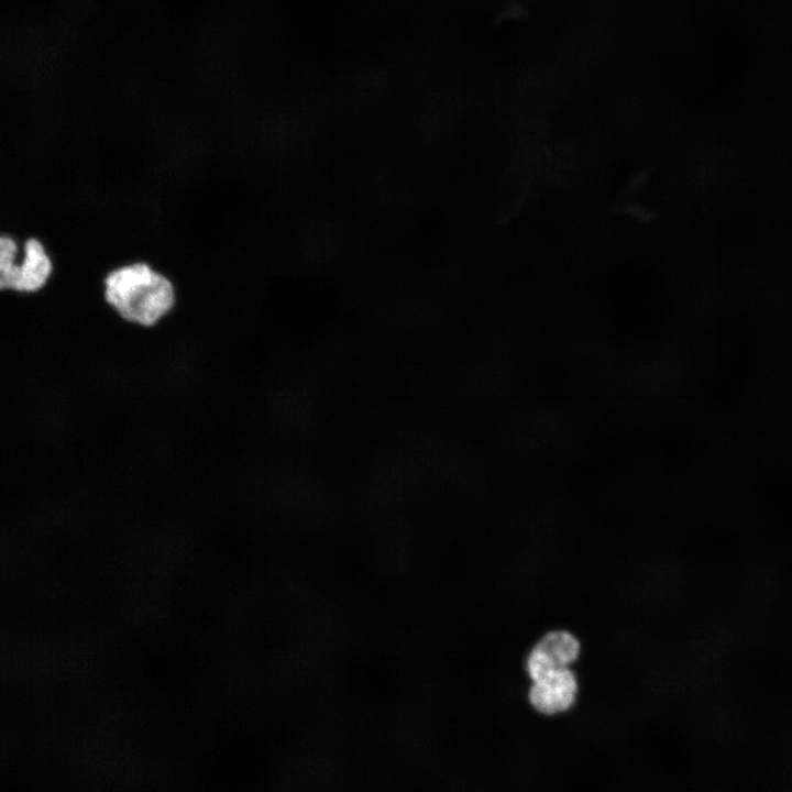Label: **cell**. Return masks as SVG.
Wrapping results in <instances>:
<instances>
[{"mask_svg":"<svg viewBox=\"0 0 792 792\" xmlns=\"http://www.w3.org/2000/svg\"><path fill=\"white\" fill-rule=\"evenodd\" d=\"M102 298L125 323L153 328L176 307L173 280L145 261L121 264L102 277Z\"/></svg>","mask_w":792,"mask_h":792,"instance_id":"1","label":"cell"},{"mask_svg":"<svg viewBox=\"0 0 792 792\" xmlns=\"http://www.w3.org/2000/svg\"><path fill=\"white\" fill-rule=\"evenodd\" d=\"M22 255L11 267L0 271V292L33 295L43 290L54 273V262L36 237L21 242Z\"/></svg>","mask_w":792,"mask_h":792,"instance_id":"2","label":"cell"},{"mask_svg":"<svg viewBox=\"0 0 792 792\" xmlns=\"http://www.w3.org/2000/svg\"><path fill=\"white\" fill-rule=\"evenodd\" d=\"M581 642L569 630L553 629L543 634L531 647L525 668L531 681L551 672L570 668L580 657Z\"/></svg>","mask_w":792,"mask_h":792,"instance_id":"3","label":"cell"},{"mask_svg":"<svg viewBox=\"0 0 792 792\" xmlns=\"http://www.w3.org/2000/svg\"><path fill=\"white\" fill-rule=\"evenodd\" d=\"M578 694V678L571 668H568L531 681L528 701L537 713L556 716L570 711Z\"/></svg>","mask_w":792,"mask_h":792,"instance_id":"4","label":"cell"}]
</instances>
